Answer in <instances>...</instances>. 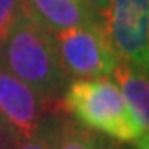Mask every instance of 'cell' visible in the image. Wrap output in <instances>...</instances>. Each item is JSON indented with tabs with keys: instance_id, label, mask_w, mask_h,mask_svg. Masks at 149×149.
<instances>
[{
	"instance_id": "obj_3",
	"label": "cell",
	"mask_w": 149,
	"mask_h": 149,
	"mask_svg": "<svg viewBox=\"0 0 149 149\" xmlns=\"http://www.w3.org/2000/svg\"><path fill=\"white\" fill-rule=\"evenodd\" d=\"M52 38L67 81L111 77L119 56L102 22L58 31Z\"/></svg>"
},
{
	"instance_id": "obj_1",
	"label": "cell",
	"mask_w": 149,
	"mask_h": 149,
	"mask_svg": "<svg viewBox=\"0 0 149 149\" xmlns=\"http://www.w3.org/2000/svg\"><path fill=\"white\" fill-rule=\"evenodd\" d=\"M59 113L99 135L131 144L135 149H149L113 77L70 79L63 90Z\"/></svg>"
},
{
	"instance_id": "obj_9",
	"label": "cell",
	"mask_w": 149,
	"mask_h": 149,
	"mask_svg": "<svg viewBox=\"0 0 149 149\" xmlns=\"http://www.w3.org/2000/svg\"><path fill=\"white\" fill-rule=\"evenodd\" d=\"M61 113H50L38 130L25 138H16L13 149H54V136Z\"/></svg>"
},
{
	"instance_id": "obj_12",
	"label": "cell",
	"mask_w": 149,
	"mask_h": 149,
	"mask_svg": "<svg viewBox=\"0 0 149 149\" xmlns=\"http://www.w3.org/2000/svg\"><path fill=\"white\" fill-rule=\"evenodd\" d=\"M97 149H135V147L131 144H127V142H120V140H115V138L101 135Z\"/></svg>"
},
{
	"instance_id": "obj_2",
	"label": "cell",
	"mask_w": 149,
	"mask_h": 149,
	"mask_svg": "<svg viewBox=\"0 0 149 149\" xmlns=\"http://www.w3.org/2000/svg\"><path fill=\"white\" fill-rule=\"evenodd\" d=\"M0 67L54 106L68 83L59 65L52 33L25 15L0 49Z\"/></svg>"
},
{
	"instance_id": "obj_13",
	"label": "cell",
	"mask_w": 149,
	"mask_h": 149,
	"mask_svg": "<svg viewBox=\"0 0 149 149\" xmlns=\"http://www.w3.org/2000/svg\"><path fill=\"white\" fill-rule=\"evenodd\" d=\"M16 138L13 136V133L6 127V124L0 120V149H13Z\"/></svg>"
},
{
	"instance_id": "obj_7",
	"label": "cell",
	"mask_w": 149,
	"mask_h": 149,
	"mask_svg": "<svg viewBox=\"0 0 149 149\" xmlns=\"http://www.w3.org/2000/svg\"><path fill=\"white\" fill-rule=\"evenodd\" d=\"M144 138H149V77L147 68L119 59L111 72Z\"/></svg>"
},
{
	"instance_id": "obj_5",
	"label": "cell",
	"mask_w": 149,
	"mask_h": 149,
	"mask_svg": "<svg viewBox=\"0 0 149 149\" xmlns=\"http://www.w3.org/2000/svg\"><path fill=\"white\" fill-rule=\"evenodd\" d=\"M50 113H59L58 106L0 67V120L15 138L33 135Z\"/></svg>"
},
{
	"instance_id": "obj_6",
	"label": "cell",
	"mask_w": 149,
	"mask_h": 149,
	"mask_svg": "<svg viewBox=\"0 0 149 149\" xmlns=\"http://www.w3.org/2000/svg\"><path fill=\"white\" fill-rule=\"evenodd\" d=\"M22 6L24 15L49 33L101 22L81 0H22Z\"/></svg>"
},
{
	"instance_id": "obj_10",
	"label": "cell",
	"mask_w": 149,
	"mask_h": 149,
	"mask_svg": "<svg viewBox=\"0 0 149 149\" xmlns=\"http://www.w3.org/2000/svg\"><path fill=\"white\" fill-rule=\"evenodd\" d=\"M24 16L22 0H0V49Z\"/></svg>"
},
{
	"instance_id": "obj_11",
	"label": "cell",
	"mask_w": 149,
	"mask_h": 149,
	"mask_svg": "<svg viewBox=\"0 0 149 149\" xmlns=\"http://www.w3.org/2000/svg\"><path fill=\"white\" fill-rule=\"evenodd\" d=\"M81 2L86 6L101 22H104L106 13H108V7H110V0H81Z\"/></svg>"
},
{
	"instance_id": "obj_8",
	"label": "cell",
	"mask_w": 149,
	"mask_h": 149,
	"mask_svg": "<svg viewBox=\"0 0 149 149\" xmlns=\"http://www.w3.org/2000/svg\"><path fill=\"white\" fill-rule=\"evenodd\" d=\"M99 133L79 126L67 115H59L54 136V149H97Z\"/></svg>"
},
{
	"instance_id": "obj_4",
	"label": "cell",
	"mask_w": 149,
	"mask_h": 149,
	"mask_svg": "<svg viewBox=\"0 0 149 149\" xmlns=\"http://www.w3.org/2000/svg\"><path fill=\"white\" fill-rule=\"evenodd\" d=\"M104 27L119 59L149 67V0H110Z\"/></svg>"
}]
</instances>
